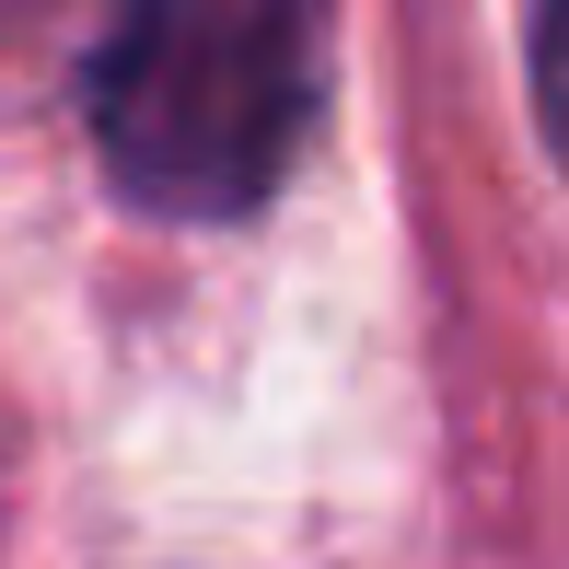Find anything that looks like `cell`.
Segmentation results:
<instances>
[{
	"instance_id": "1",
	"label": "cell",
	"mask_w": 569,
	"mask_h": 569,
	"mask_svg": "<svg viewBox=\"0 0 569 569\" xmlns=\"http://www.w3.org/2000/svg\"><path fill=\"white\" fill-rule=\"evenodd\" d=\"M315 117V23L291 12H140L93 47V140L151 210H256Z\"/></svg>"
},
{
	"instance_id": "2",
	"label": "cell",
	"mask_w": 569,
	"mask_h": 569,
	"mask_svg": "<svg viewBox=\"0 0 569 569\" xmlns=\"http://www.w3.org/2000/svg\"><path fill=\"white\" fill-rule=\"evenodd\" d=\"M535 106H547V140H558V163H569V12L535 23Z\"/></svg>"
}]
</instances>
